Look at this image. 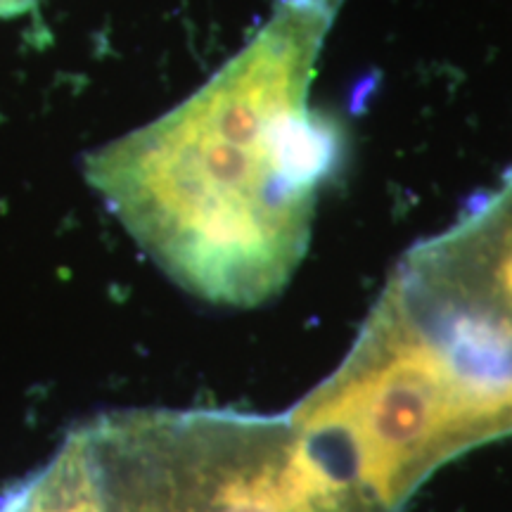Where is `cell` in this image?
Wrapping results in <instances>:
<instances>
[{
    "label": "cell",
    "mask_w": 512,
    "mask_h": 512,
    "mask_svg": "<svg viewBox=\"0 0 512 512\" xmlns=\"http://www.w3.org/2000/svg\"><path fill=\"white\" fill-rule=\"evenodd\" d=\"M437 363L482 441L512 434V171L403 254L377 299Z\"/></svg>",
    "instance_id": "obj_3"
},
{
    "label": "cell",
    "mask_w": 512,
    "mask_h": 512,
    "mask_svg": "<svg viewBox=\"0 0 512 512\" xmlns=\"http://www.w3.org/2000/svg\"><path fill=\"white\" fill-rule=\"evenodd\" d=\"M347 0H275L245 48L162 117L83 157V176L178 287L252 309L309 252L339 126L311 83Z\"/></svg>",
    "instance_id": "obj_1"
},
{
    "label": "cell",
    "mask_w": 512,
    "mask_h": 512,
    "mask_svg": "<svg viewBox=\"0 0 512 512\" xmlns=\"http://www.w3.org/2000/svg\"><path fill=\"white\" fill-rule=\"evenodd\" d=\"M0 512H105L83 427L55 456L0 498Z\"/></svg>",
    "instance_id": "obj_4"
},
{
    "label": "cell",
    "mask_w": 512,
    "mask_h": 512,
    "mask_svg": "<svg viewBox=\"0 0 512 512\" xmlns=\"http://www.w3.org/2000/svg\"><path fill=\"white\" fill-rule=\"evenodd\" d=\"M38 0H0V19H8V17H17L29 12Z\"/></svg>",
    "instance_id": "obj_5"
},
{
    "label": "cell",
    "mask_w": 512,
    "mask_h": 512,
    "mask_svg": "<svg viewBox=\"0 0 512 512\" xmlns=\"http://www.w3.org/2000/svg\"><path fill=\"white\" fill-rule=\"evenodd\" d=\"M83 432L105 512H387L290 415L147 408Z\"/></svg>",
    "instance_id": "obj_2"
}]
</instances>
